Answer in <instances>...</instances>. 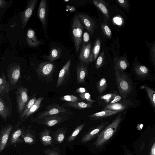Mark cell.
<instances>
[{
	"label": "cell",
	"mask_w": 155,
	"mask_h": 155,
	"mask_svg": "<svg viewBox=\"0 0 155 155\" xmlns=\"http://www.w3.org/2000/svg\"><path fill=\"white\" fill-rule=\"evenodd\" d=\"M114 72L117 87L120 95L127 98L133 94L137 97L135 86L131 73L120 71L114 67Z\"/></svg>",
	"instance_id": "1"
},
{
	"label": "cell",
	"mask_w": 155,
	"mask_h": 155,
	"mask_svg": "<svg viewBox=\"0 0 155 155\" xmlns=\"http://www.w3.org/2000/svg\"><path fill=\"white\" fill-rule=\"evenodd\" d=\"M126 113L125 111L119 114L101 132L94 143V146L97 147L102 146L111 138L124 118Z\"/></svg>",
	"instance_id": "2"
},
{
	"label": "cell",
	"mask_w": 155,
	"mask_h": 155,
	"mask_svg": "<svg viewBox=\"0 0 155 155\" xmlns=\"http://www.w3.org/2000/svg\"><path fill=\"white\" fill-rule=\"evenodd\" d=\"M131 73L135 81L141 82L148 81L151 82L154 81V75L150 69L142 64L137 60V56L135 57L132 63Z\"/></svg>",
	"instance_id": "3"
},
{
	"label": "cell",
	"mask_w": 155,
	"mask_h": 155,
	"mask_svg": "<svg viewBox=\"0 0 155 155\" xmlns=\"http://www.w3.org/2000/svg\"><path fill=\"white\" fill-rule=\"evenodd\" d=\"M74 115V114L70 111L41 117H35L31 121L32 122H35L39 124L50 127L64 122L69 119L71 116Z\"/></svg>",
	"instance_id": "4"
},
{
	"label": "cell",
	"mask_w": 155,
	"mask_h": 155,
	"mask_svg": "<svg viewBox=\"0 0 155 155\" xmlns=\"http://www.w3.org/2000/svg\"><path fill=\"white\" fill-rule=\"evenodd\" d=\"M56 66L50 61H47L40 64L37 67L36 71L39 79L47 83L52 81Z\"/></svg>",
	"instance_id": "5"
},
{
	"label": "cell",
	"mask_w": 155,
	"mask_h": 155,
	"mask_svg": "<svg viewBox=\"0 0 155 155\" xmlns=\"http://www.w3.org/2000/svg\"><path fill=\"white\" fill-rule=\"evenodd\" d=\"M6 72L10 91H12L19 86L21 78L20 65L16 63L10 64L7 68Z\"/></svg>",
	"instance_id": "6"
},
{
	"label": "cell",
	"mask_w": 155,
	"mask_h": 155,
	"mask_svg": "<svg viewBox=\"0 0 155 155\" xmlns=\"http://www.w3.org/2000/svg\"><path fill=\"white\" fill-rule=\"evenodd\" d=\"M140 103L139 101L137 100H133L130 98H128L113 104L107 105L104 108V109L122 112L129 108H135L139 105Z\"/></svg>",
	"instance_id": "7"
},
{
	"label": "cell",
	"mask_w": 155,
	"mask_h": 155,
	"mask_svg": "<svg viewBox=\"0 0 155 155\" xmlns=\"http://www.w3.org/2000/svg\"><path fill=\"white\" fill-rule=\"evenodd\" d=\"M12 111V100L9 94L0 95V116L5 121L11 117Z\"/></svg>",
	"instance_id": "8"
},
{
	"label": "cell",
	"mask_w": 155,
	"mask_h": 155,
	"mask_svg": "<svg viewBox=\"0 0 155 155\" xmlns=\"http://www.w3.org/2000/svg\"><path fill=\"white\" fill-rule=\"evenodd\" d=\"M72 29L75 50L76 52L78 53L82 42L83 26L77 15H75L73 18Z\"/></svg>",
	"instance_id": "9"
},
{
	"label": "cell",
	"mask_w": 155,
	"mask_h": 155,
	"mask_svg": "<svg viewBox=\"0 0 155 155\" xmlns=\"http://www.w3.org/2000/svg\"><path fill=\"white\" fill-rule=\"evenodd\" d=\"M17 103L16 109L18 116L20 115L29 99L27 87L21 85L16 88L15 92Z\"/></svg>",
	"instance_id": "10"
},
{
	"label": "cell",
	"mask_w": 155,
	"mask_h": 155,
	"mask_svg": "<svg viewBox=\"0 0 155 155\" xmlns=\"http://www.w3.org/2000/svg\"><path fill=\"white\" fill-rule=\"evenodd\" d=\"M25 129V127L22 125L21 122L18 121L13 127L7 145L10 146L24 143L22 136Z\"/></svg>",
	"instance_id": "11"
},
{
	"label": "cell",
	"mask_w": 155,
	"mask_h": 155,
	"mask_svg": "<svg viewBox=\"0 0 155 155\" xmlns=\"http://www.w3.org/2000/svg\"><path fill=\"white\" fill-rule=\"evenodd\" d=\"M120 94L114 91L112 93L100 95L97 99L98 105L104 107L110 105L122 100L125 99Z\"/></svg>",
	"instance_id": "12"
},
{
	"label": "cell",
	"mask_w": 155,
	"mask_h": 155,
	"mask_svg": "<svg viewBox=\"0 0 155 155\" xmlns=\"http://www.w3.org/2000/svg\"><path fill=\"white\" fill-rule=\"evenodd\" d=\"M70 111L69 110L65 108L62 106H60L59 104L54 102L47 105L45 107V110L38 113L36 117H41Z\"/></svg>",
	"instance_id": "13"
},
{
	"label": "cell",
	"mask_w": 155,
	"mask_h": 155,
	"mask_svg": "<svg viewBox=\"0 0 155 155\" xmlns=\"http://www.w3.org/2000/svg\"><path fill=\"white\" fill-rule=\"evenodd\" d=\"M71 60H68L61 69L59 73L56 87L58 88L65 85L68 81L70 75Z\"/></svg>",
	"instance_id": "14"
},
{
	"label": "cell",
	"mask_w": 155,
	"mask_h": 155,
	"mask_svg": "<svg viewBox=\"0 0 155 155\" xmlns=\"http://www.w3.org/2000/svg\"><path fill=\"white\" fill-rule=\"evenodd\" d=\"M37 2V0L28 1L27 2V5L25 8L21 12L20 18L22 29L25 27L27 24L28 20L32 14Z\"/></svg>",
	"instance_id": "15"
},
{
	"label": "cell",
	"mask_w": 155,
	"mask_h": 155,
	"mask_svg": "<svg viewBox=\"0 0 155 155\" xmlns=\"http://www.w3.org/2000/svg\"><path fill=\"white\" fill-rule=\"evenodd\" d=\"M13 127L10 124H8L5 127L1 126L0 135V152L3 150L7 145L10 135Z\"/></svg>",
	"instance_id": "16"
},
{
	"label": "cell",
	"mask_w": 155,
	"mask_h": 155,
	"mask_svg": "<svg viewBox=\"0 0 155 155\" xmlns=\"http://www.w3.org/2000/svg\"><path fill=\"white\" fill-rule=\"evenodd\" d=\"M78 16L84 26L90 33H92L96 27L94 20L88 15L84 13H79Z\"/></svg>",
	"instance_id": "17"
},
{
	"label": "cell",
	"mask_w": 155,
	"mask_h": 155,
	"mask_svg": "<svg viewBox=\"0 0 155 155\" xmlns=\"http://www.w3.org/2000/svg\"><path fill=\"white\" fill-rule=\"evenodd\" d=\"M77 82L78 84H84L88 75L87 67L81 62L78 64L76 68Z\"/></svg>",
	"instance_id": "18"
},
{
	"label": "cell",
	"mask_w": 155,
	"mask_h": 155,
	"mask_svg": "<svg viewBox=\"0 0 155 155\" xmlns=\"http://www.w3.org/2000/svg\"><path fill=\"white\" fill-rule=\"evenodd\" d=\"M120 112L104 109L103 110L96 112L88 116L91 120H101L109 117L113 116L120 113Z\"/></svg>",
	"instance_id": "19"
},
{
	"label": "cell",
	"mask_w": 155,
	"mask_h": 155,
	"mask_svg": "<svg viewBox=\"0 0 155 155\" xmlns=\"http://www.w3.org/2000/svg\"><path fill=\"white\" fill-rule=\"evenodd\" d=\"M47 5L46 0L41 1L38 7L37 15L43 27L46 25Z\"/></svg>",
	"instance_id": "20"
},
{
	"label": "cell",
	"mask_w": 155,
	"mask_h": 155,
	"mask_svg": "<svg viewBox=\"0 0 155 155\" xmlns=\"http://www.w3.org/2000/svg\"><path fill=\"white\" fill-rule=\"evenodd\" d=\"M91 45L90 43L82 45V48L79 56V58L81 62L89 64V60L91 53Z\"/></svg>",
	"instance_id": "21"
},
{
	"label": "cell",
	"mask_w": 155,
	"mask_h": 155,
	"mask_svg": "<svg viewBox=\"0 0 155 155\" xmlns=\"http://www.w3.org/2000/svg\"><path fill=\"white\" fill-rule=\"evenodd\" d=\"M109 123V122H104L94 127L93 129L82 138L81 140V142L84 143L89 141L107 126Z\"/></svg>",
	"instance_id": "22"
},
{
	"label": "cell",
	"mask_w": 155,
	"mask_h": 155,
	"mask_svg": "<svg viewBox=\"0 0 155 155\" xmlns=\"http://www.w3.org/2000/svg\"><path fill=\"white\" fill-rule=\"evenodd\" d=\"M91 102L81 101L73 102H66L62 104V106L64 107H70L81 110L92 107L93 106Z\"/></svg>",
	"instance_id": "23"
},
{
	"label": "cell",
	"mask_w": 155,
	"mask_h": 155,
	"mask_svg": "<svg viewBox=\"0 0 155 155\" xmlns=\"http://www.w3.org/2000/svg\"><path fill=\"white\" fill-rule=\"evenodd\" d=\"M40 140L44 146L51 145L52 144L53 139L51 135V130L45 129L39 134Z\"/></svg>",
	"instance_id": "24"
},
{
	"label": "cell",
	"mask_w": 155,
	"mask_h": 155,
	"mask_svg": "<svg viewBox=\"0 0 155 155\" xmlns=\"http://www.w3.org/2000/svg\"><path fill=\"white\" fill-rule=\"evenodd\" d=\"M22 138L24 143L29 145L35 144L36 141L35 131L29 128L25 129L22 135Z\"/></svg>",
	"instance_id": "25"
},
{
	"label": "cell",
	"mask_w": 155,
	"mask_h": 155,
	"mask_svg": "<svg viewBox=\"0 0 155 155\" xmlns=\"http://www.w3.org/2000/svg\"><path fill=\"white\" fill-rule=\"evenodd\" d=\"M144 89L146 98L155 113V89L146 83L144 85Z\"/></svg>",
	"instance_id": "26"
},
{
	"label": "cell",
	"mask_w": 155,
	"mask_h": 155,
	"mask_svg": "<svg viewBox=\"0 0 155 155\" xmlns=\"http://www.w3.org/2000/svg\"><path fill=\"white\" fill-rule=\"evenodd\" d=\"M114 67L120 71H125L130 66V63L126 55H123L120 58H116L114 62Z\"/></svg>",
	"instance_id": "27"
},
{
	"label": "cell",
	"mask_w": 155,
	"mask_h": 155,
	"mask_svg": "<svg viewBox=\"0 0 155 155\" xmlns=\"http://www.w3.org/2000/svg\"><path fill=\"white\" fill-rule=\"evenodd\" d=\"M10 91V86L8 81L6 80L4 72H1L0 76V95L9 94Z\"/></svg>",
	"instance_id": "28"
},
{
	"label": "cell",
	"mask_w": 155,
	"mask_h": 155,
	"mask_svg": "<svg viewBox=\"0 0 155 155\" xmlns=\"http://www.w3.org/2000/svg\"><path fill=\"white\" fill-rule=\"evenodd\" d=\"M26 41L28 44L31 47L37 46L41 44L40 41L36 38L34 30L29 29L27 33Z\"/></svg>",
	"instance_id": "29"
},
{
	"label": "cell",
	"mask_w": 155,
	"mask_h": 155,
	"mask_svg": "<svg viewBox=\"0 0 155 155\" xmlns=\"http://www.w3.org/2000/svg\"><path fill=\"white\" fill-rule=\"evenodd\" d=\"M145 43L149 49V59L153 68L154 81H155V41L149 43L146 41Z\"/></svg>",
	"instance_id": "30"
},
{
	"label": "cell",
	"mask_w": 155,
	"mask_h": 155,
	"mask_svg": "<svg viewBox=\"0 0 155 155\" xmlns=\"http://www.w3.org/2000/svg\"><path fill=\"white\" fill-rule=\"evenodd\" d=\"M37 99L36 94H33L31 97L29 98L21 114L19 116V118L21 120L23 121L26 114L33 105Z\"/></svg>",
	"instance_id": "31"
},
{
	"label": "cell",
	"mask_w": 155,
	"mask_h": 155,
	"mask_svg": "<svg viewBox=\"0 0 155 155\" xmlns=\"http://www.w3.org/2000/svg\"><path fill=\"white\" fill-rule=\"evenodd\" d=\"M93 2L105 16L108 19L110 17L109 12L108 6L106 2L103 0H94L93 1Z\"/></svg>",
	"instance_id": "32"
},
{
	"label": "cell",
	"mask_w": 155,
	"mask_h": 155,
	"mask_svg": "<svg viewBox=\"0 0 155 155\" xmlns=\"http://www.w3.org/2000/svg\"><path fill=\"white\" fill-rule=\"evenodd\" d=\"M66 132L65 128L60 127L54 132V140L56 144H59L63 142L65 138Z\"/></svg>",
	"instance_id": "33"
},
{
	"label": "cell",
	"mask_w": 155,
	"mask_h": 155,
	"mask_svg": "<svg viewBox=\"0 0 155 155\" xmlns=\"http://www.w3.org/2000/svg\"><path fill=\"white\" fill-rule=\"evenodd\" d=\"M101 47V43L99 38H97L94 43V44L91 52L89 60V63L95 61L99 53Z\"/></svg>",
	"instance_id": "34"
},
{
	"label": "cell",
	"mask_w": 155,
	"mask_h": 155,
	"mask_svg": "<svg viewBox=\"0 0 155 155\" xmlns=\"http://www.w3.org/2000/svg\"><path fill=\"white\" fill-rule=\"evenodd\" d=\"M62 50L59 48L54 47L52 48L50 51V54L45 58L50 61H53L59 58L61 56Z\"/></svg>",
	"instance_id": "35"
},
{
	"label": "cell",
	"mask_w": 155,
	"mask_h": 155,
	"mask_svg": "<svg viewBox=\"0 0 155 155\" xmlns=\"http://www.w3.org/2000/svg\"><path fill=\"white\" fill-rule=\"evenodd\" d=\"M44 99V97H40L37 98L35 103L26 114L23 121L25 120L39 108L40 104Z\"/></svg>",
	"instance_id": "36"
},
{
	"label": "cell",
	"mask_w": 155,
	"mask_h": 155,
	"mask_svg": "<svg viewBox=\"0 0 155 155\" xmlns=\"http://www.w3.org/2000/svg\"><path fill=\"white\" fill-rule=\"evenodd\" d=\"M96 86L99 94H102L107 87V84L106 79L102 78L100 79L97 82Z\"/></svg>",
	"instance_id": "37"
},
{
	"label": "cell",
	"mask_w": 155,
	"mask_h": 155,
	"mask_svg": "<svg viewBox=\"0 0 155 155\" xmlns=\"http://www.w3.org/2000/svg\"><path fill=\"white\" fill-rule=\"evenodd\" d=\"M85 124H82L77 127L72 133L68 138L67 139V142H70L74 140L85 127Z\"/></svg>",
	"instance_id": "38"
},
{
	"label": "cell",
	"mask_w": 155,
	"mask_h": 155,
	"mask_svg": "<svg viewBox=\"0 0 155 155\" xmlns=\"http://www.w3.org/2000/svg\"><path fill=\"white\" fill-rule=\"evenodd\" d=\"M60 100L62 101L70 102L83 101L80 98L73 95H66L60 97Z\"/></svg>",
	"instance_id": "39"
},
{
	"label": "cell",
	"mask_w": 155,
	"mask_h": 155,
	"mask_svg": "<svg viewBox=\"0 0 155 155\" xmlns=\"http://www.w3.org/2000/svg\"><path fill=\"white\" fill-rule=\"evenodd\" d=\"M101 30L104 35L109 39H111L112 32L109 27L106 24L102 23L101 25Z\"/></svg>",
	"instance_id": "40"
},
{
	"label": "cell",
	"mask_w": 155,
	"mask_h": 155,
	"mask_svg": "<svg viewBox=\"0 0 155 155\" xmlns=\"http://www.w3.org/2000/svg\"><path fill=\"white\" fill-rule=\"evenodd\" d=\"M104 52L103 50L97 58L95 62V68L97 69L102 66L104 64Z\"/></svg>",
	"instance_id": "41"
},
{
	"label": "cell",
	"mask_w": 155,
	"mask_h": 155,
	"mask_svg": "<svg viewBox=\"0 0 155 155\" xmlns=\"http://www.w3.org/2000/svg\"><path fill=\"white\" fill-rule=\"evenodd\" d=\"M43 151L45 155H61L58 147L48 148L44 150Z\"/></svg>",
	"instance_id": "42"
},
{
	"label": "cell",
	"mask_w": 155,
	"mask_h": 155,
	"mask_svg": "<svg viewBox=\"0 0 155 155\" xmlns=\"http://www.w3.org/2000/svg\"><path fill=\"white\" fill-rule=\"evenodd\" d=\"M78 96L83 101L92 103L96 102V101L91 99V95L87 92L79 94Z\"/></svg>",
	"instance_id": "43"
},
{
	"label": "cell",
	"mask_w": 155,
	"mask_h": 155,
	"mask_svg": "<svg viewBox=\"0 0 155 155\" xmlns=\"http://www.w3.org/2000/svg\"><path fill=\"white\" fill-rule=\"evenodd\" d=\"M117 3L127 12H128L130 10V6L127 0H117Z\"/></svg>",
	"instance_id": "44"
},
{
	"label": "cell",
	"mask_w": 155,
	"mask_h": 155,
	"mask_svg": "<svg viewBox=\"0 0 155 155\" xmlns=\"http://www.w3.org/2000/svg\"><path fill=\"white\" fill-rule=\"evenodd\" d=\"M87 92L86 89L83 87H80L77 88L76 91L75 93L77 94H81Z\"/></svg>",
	"instance_id": "45"
},
{
	"label": "cell",
	"mask_w": 155,
	"mask_h": 155,
	"mask_svg": "<svg viewBox=\"0 0 155 155\" xmlns=\"http://www.w3.org/2000/svg\"><path fill=\"white\" fill-rule=\"evenodd\" d=\"M90 39V36L89 34L87 32H85L83 35V41L85 43L88 42Z\"/></svg>",
	"instance_id": "46"
},
{
	"label": "cell",
	"mask_w": 155,
	"mask_h": 155,
	"mask_svg": "<svg viewBox=\"0 0 155 155\" xmlns=\"http://www.w3.org/2000/svg\"><path fill=\"white\" fill-rule=\"evenodd\" d=\"M6 6V2L4 0H0V7L1 8H4Z\"/></svg>",
	"instance_id": "47"
},
{
	"label": "cell",
	"mask_w": 155,
	"mask_h": 155,
	"mask_svg": "<svg viewBox=\"0 0 155 155\" xmlns=\"http://www.w3.org/2000/svg\"><path fill=\"white\" fill-rule=\"evenodd\" d=\"M65 2H68L69 1V0H64Z\"/></svg>",
	"instance_id": "48"
},
{
	"label": "cell",
	"mask_w": 155,
	"mask_h": 155,
	"mask_svg": "<svg viewBox=\"0 0 155 155\" xmlns=\"http://www.w3.org/2000/svg\"><path fill=\"white\" fill-rule=\"evenodd\" d=\"M31 155H33V154H31Z\"/></svg>",
	"instance_id": "49"
}]
</instances>
